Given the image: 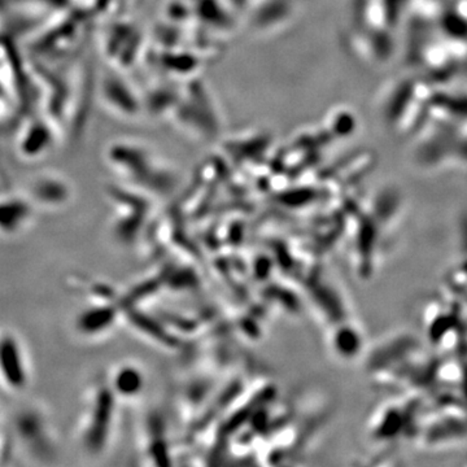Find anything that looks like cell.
I'll return each mask as SVG.
<instances>
[{
    "label": "cell",
    "instance_id": "1",
    "mask_svg": "<svg viewBox=\"0 0 467 467\" xmlns=\"http://www.w3.org/2000/svg\"><path fill=\"white\" fill-rule=\"evenodd\" d=\"M0 377L15 391L23 390L28 384V370L21 347L13 336L0 339Z\"/></svg>",
    "mask_w": 467,
    "mask_h": 467
},
{
    "label": "cell",
    "instance_id": "2",
    "mask_svg": "<svg viewBox=\"0 0 467 467\" xmlns=\"http://www.w3.org/2000/svg\"><path fill=\"white\" fill-rule=\"evenodd\" d=\"M30 216L29 205L22 200L11 199L0 202V231L13 234L20 230Z\"/></svg>",
    "mask_w": 467,
    "mask_h": 467
},
{
    "label": "cell",
    "instance_id": "3",
    "mask_svg": "<svg viewBox=\"0 0 467 467\" xmlns=\"http://www.w3.org/2000/svg\"><path fill=\"white\" fill-rule=\"evenodd\" d=\"M108 321V312L106 309H91L82 313L78 318V327L84 332L93 334V331L106 327Z\"/></svg>",
    "mask_w": 467,
    "mask_h": 467
},
{
    "label": "cell",
    "instance_id": "4",
    "mask_svg": "<svg viewBox=\"0 0 467 467\" xmlns=\"http://www.w3.org/2000/svg\"><path fill=\"white\" fill-rule=\"evenodd\" d=\"M115 387L118 392L130 396L134 392H137L140 387V377L139 372L131 368H124L120 372H117L116 379H115Z\"/></svg>",
    "mask_w": 467,
    "mask_h": 467
}]
</instances>
